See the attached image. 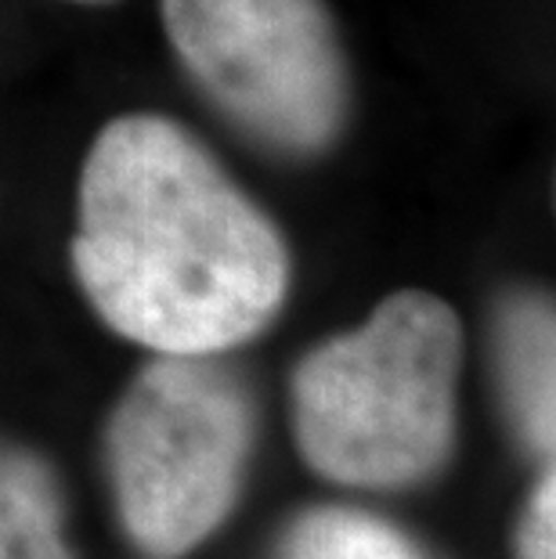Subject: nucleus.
Wrapping results in <instances>:
<instances>
[{"label": "nucleus", "instance_id": "f257e3e1", "mask_svg": "<svg viewBox=\"0 0 556 559\" xmlns=\"http://www.w3.org/2000/svg\"><path fill=\"white\" fill-rule=\"evenodd\" d=\"M73 271L102 321L174 358H217L286 304L289 253L268 213L163 116H120L80 174Z\"/></svg>", "mask_w": 556, "mask_h": 559}, {"label": "nucleus", "instance_id": "f03ea898", "mask_svg": "<svg viewBox=\"0 0 556 559\" xmlns=\"http://www.w3.org/2000/svg\"><path fill=\"white\" fill-rule=\"evenodd\" d=\"M463 325L445 300L405 289L362 329L322 343L293 376V423L326 480L398 491L430 480L456 444Z\"/></svg>", "mask_w": 556, "mask_h": 559}, {"label": "nucleus", "instance_id": "7ed1b4c3", "mask_svg": "<svg viewBox=\"0 0 556 559\" xmlns=\"http://www.w3.org/2000/svg\"><path fill=\"white\" fill-rule=\"evenodd\" d=\"M253 451V404L214 358L159 354L109 423L127 534L152 559L192 552L232 513Z\"/></svg>", "mask_w": 556, "mask_h": 559}, {"label": "nucleus", "instance_id": "20e7f679", "mask_svg": "<svg viewBox=\"0 0 556 559\" xmlns=\"http://www.w3.org/2000/svg\"><path fill=\"white\" fill-rule=\"evenodd\" d=\"M177 58L228 120L286 156L347 120V62L322 0H159Z\"/></svg>", "mask_w": 556, "mask_h": 559}, {"label": "nucleus", "instance_id": "39448f33", "mask_svg": "<svg viewBox=\"0 0 556 559\" xmlns=\"http://www.w3.org/2000/svg\"><path fill=\"white\" fill-rule=\"evenodd\" d=\"M499 372L506 404L531 451L553 455L556 437V321L549 296L520 293L499 311Z\"/></svg>", "mask_w": 556, "mask_h": 559}, {"label": "nucleus", "instance_id": "423d86ee", "mask_svg": "<svg viewBox=\"0 0 556 559\" xmlns=\"http://www.w3.org/2000/svg\"><path fill=\"white\" fill-rule=\"evenodd\" d=\"M0 559H76L55 473L26 448L0 440Z\"/></svg>", "mask_w": 556, "mask_h": 559}, {"label": "nucleus", "instance_id": "0eeeda50", "mask_svg": "<svg viewBox=\"0 0 556 559\" xmlns=\"http://www.w3.org/2000/svg\"><path fill=\"white\" fill-rule=\"evenodd\" d=\"M282 559H423L405 534L358 509H315L289 527Z\"/></svg>", "mask_w": 556, "mask_h": 559}, {"label": "nucleus", "instance_id": "6e6552de", "mask_svg": "<svg viewBox=\"0 0 556 559\" xmlns=\"http://www.w3.org/2000/svg\"><path fill=\"white\" fill-rule=\"evenodd\" d=\"M517 552L520 559H556V487L553 469L535 487L531 502L524 509V523L517 531Z\"/></svg>", "mask_w": 556, "mask_h": 559}, {"label": "nucleus", "instance_id": "1a4fd4ad", "mask_svg": "<svg viewBox=\"0 0 556 559\" xmlns=\"http://www.w3.org/2000/svg\"><path fill=\"white\" fill-rule=\"evenodd\" d=\"M76 4H109V0H76Z\"/></svg>", "mask_w": 556, "mask_h": 559}]
</instances>
